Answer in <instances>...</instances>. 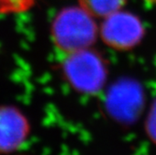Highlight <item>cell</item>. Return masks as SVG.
Instances as JSON below:
<instances>
[{"instance_id":"obj_2","label":"cell","mask_w":156,"mask_h":155,"mask_svg":"<svg viewBox=\"0 0 156 155\" xmlns=\"http://www.w3.org/2000/svg\"><path fill=\"white\" fill-rule=\"evenodd\" d=\"M63 70L70 85L83 93L99 92L107 79V69L103 60L88 49L70 52L65 60Z\"/></svg>"},{"instance_id":"obj_3","label":"cell","mask_w":156,"mask_h":155,"mask_svg":"<svg viewBox=\"0 0 156 155\" xmlns=\"http://www.w3.org/2000/svg\"><path fill=\"white\" fill-rule=\"evenodd\" d=\"M100 33L103 40L110 47L129 49L139 42L143 28L140 21L132 14L117 11L105 18Z\"/></svg>"},{"instance_id":"obj_1","label":"cell","mask_w":156,"mask_h":155,"mask_svg":"<svg viewBox=\"0 0 156 155\" xmlns=\"http://www.w3.org/2000/svg\"><path fill=\"white\" fill-rule=\"evenodd\" d=\"M94 17L82 6L63 9L52 24L56 45L68 53L87 49L94 43L97 34Z\"/></svg>"},{"instance_id":"obj_4","label":"cell","mask_w":156,"mask_h":155,"mask_svg":"<svg viewBox=\"0 0 156 155\" xmlns=\"http://www.w3.org/2000/svg\"><path fill=\"white\" fill-rule=\"evenodd\" d=\"M29 124L14 107H0V152L13 151L26 139Z\"/></svg>"},{"instance_id":"obj_5","label":"cell","mask_w":156,"mask_h":155,"mask_svg":"<svg viewBox=\"0 0 156 155\" xmlns=\"http://www.w3.org/2000/svg\"><path fill=\"white\" fill-rule=\"evenodd\" d=\"M125 0H80L81 6L94 17H108L119 11Z\"/></svg>"}]
</instances>
